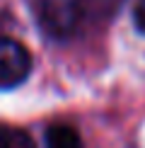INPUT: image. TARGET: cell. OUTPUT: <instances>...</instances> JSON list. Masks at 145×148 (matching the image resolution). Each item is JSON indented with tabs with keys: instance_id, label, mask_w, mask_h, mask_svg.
Instances as JSON below:
<instances>
[{
	"instance_id": "obj_1",
	"label": "cell",
	"mask_w": 145,
	"mask_h": 148,
	"mask_svg": "<svg viewBox=\"0 0 145 148\" xmlns=\"http://www.w3.org/2000/svg\"><path fill=\"white\" fill-rule=\"evenodd\" d=\"M36 27L53 41H65L82 24L80 0H27Z\"/></svg>"
},
{
	"instance_id": "obj_2",
	"label": "cell",
	"mask_w": 145,
	"mask_h": 148,
	"mask_svg": "<svg viewBox=\"0 0 145 148\" xmlns=\"http://www.w3.org/2000/svg\"><path fill=\"white\" fill-rule=\"evenodd\" d=\"M32 73V56L17 39L0 36V90L22 85Z\"/></svg>"
},
{
	"instance_id": "obj_3",
	"label": "cell",
	"mask_w": 145,
	"mask_h": 148,
	"mask_svg": "<svg viewBox=\"0 0 145 148\" xmlns=\"http://www.w3.org/2000/svg\"><path fill=\"white\" fill-rule=\"evenodd\" d=\"M46 148H82V141L72 126L53 124L46 131Z\"/></svg>"
},
{
	"instance_id": "obj_4",
	"label": "cell",
	"mask_w": 145,
	"mask_h": 148,
	"mask_svg": "<svg viewBox=\"0 0 145 148\" xmlns=\"http://www.w3.org/2000/svg\"><path fill=\"white\" fill-rule=\"evenodd\" d=\"M0 148H34V143L24 131L0 124Z\"/></svg>"
},
{
	"instance_id": "obj_5",
	"label": "cell",
	"mask_w": 145,
	"mask_h": 148,
	"mask_svg": "<svg viewBox=\"0 0 145 148\" xmlns=\"http://www.w3.org/2000/svg\"><path fill=\"white\" fill-rule=\"evenodd\" d=\"M133 22H136L138 32L145 34V0H138V3H136V10H133Z\"/></svg>"
}]
</instances>
